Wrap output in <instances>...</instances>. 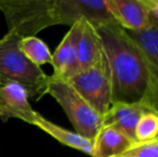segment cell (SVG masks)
<instances>
[{
  "mask_svg": "<svg viewBox=\"0 0 158 157\" xmlns=\"http://www.w3.org/2000/svg\"><path fill=\"white\" fill-rule=\"evenodd\" d=\"M97 29L110 66L113 102L141 100L146 88V70L137 46L117 24Z\"/></svg>",
  "mask_w": 158,
  "mask_h": 157,
  "instance_id": "1",
  "label": "cell"
},
{
  "mask_svg": "<svg viewBox=\"0 0 158 157\" xmlns=\"http://www.w3.org/2000/svg\"><path fill=\"white\" fill-rule=\"evenodd\" d=\"M9 30L21 38L35 37L50 26L77 23L73 0H0Z\"/></svg>",
  "mask_w": 158,
  "mask_h": 157,
  "instance_id": "2",
  "label": "cell"
},
{
  "mask_svg": "<svg viewBox=\"0 0 158 157\" xmlns=\"http://www.w3.org/2000/svg\"><path fill=\"white\" fill-rule=\"evenodd\" d=\"M21 39L14 30H9L0 39V80L21 84L27 90L29 98L39 101L48 95L50 76L21 52Z\"/></svg>",
  "mask_w": 158,
  "mask_h": 157,
  "instance_id": "3",
  "label": "cell"
},
{
  "mask_svg": "<svg viewBox=\"0 0 158 157\" xmlns=\"http://www.w3.org/2000/svg\"><path fill=\"white\" fill-rule=\"evenodd\" d=\"M48 95L64 109L75 132L94 140L102 127V116L66 81L50 76Z\"/></svg>",
  "mask_w": 158,
  "mask_h": 157,
  "instance_id": "4",
  "label": "cell"
},
{
  "mask_svg": "<svg viewBox=\"0 0 158 157\" xmlns=\"http://www.w3.org/2000/svg\"><path fill=\"white\" fill-rule=\"evenodd\" d=\"M67 82L101 116L112 105V79L104 50L101 51L97 60L89 68L77 73Z\"/></svg>",
  "mask_w": 158,
  "mask_h": 157,
  "instance_id": "5",
  "label": "cell"
},
{
  "mask_svg": "<svg viewBox=\"0 0 158 157\" xmlns=\"http://www.w3.org/2000/svg\"><path fill=\"white\" fill-rule=\"evenodd\" d=\"M125 31L145 66L146 88L142 100L158 113V28L150 24L140 31Z\"/></svg>",
  "mask_w": 158,
  "mask_h": 157,
  "instance_id": "6",
  "label": "cell"
},
{
  "mask_svg": "<svg viewBox=\"0 0 158 157\" xmlns=\"http://www.w3.org/2000/svg\"><path fill=\"white\" fill-rule=\"evenodd\" d=\"M37 114L29 103L27 90L21 84L0 80V118L3 123L10 118H19L33 125Z\"/></svg>",
  "mask_w": 158,
  "mask_h": 157,
  "instance_id": "7",
  "label": "cell"
},
{
  "mask_svg": "<svg viewBox=\"0 0 158 157\" xmlns=\"http://www.w3.org/2000/svg\"><path fill=\"white\" fill-rule=\"evenodd\" d=\"M84 19H80L70 27L64 39L52 55L54 78L69 80L77 73V44L83 28Z\"/></svg>",
  "mask_w": 158,
  "mask_h": 157,
  "instance_id": "8",
  "label": "cell"
},
{
  "mask_svg": "<svg viewBox=\"0 0 158 157\" xmlns=\"http://www.w3.org/2000/svg\"><path fill=\"white\" fill-rule=\"evenodd\" d=\"M148 112H156L143 100L135 102H113L110 109L102 116V126H112L127 137L135 140V129L140 118ZM157 113V112H156Z\"/></svg>",
  "mask_w": 158,
  "mask_h": 157,
  "instance_id": "9",
  "label": "cell"
},
{
  "mask_svg": "<svg viewBox=\"0 0 158 157\" xmlns=\"http://www.w3.org/2000/svg\"><path fill=\"white\" fill-rule=\"evenodd\" d=\"M115 23L127 31H140L150 25V15L142 0H106Z\"/></svg>",
  "mask_w": 158,
  "mask_h": 157,
  "instance_id": "10",
  "label": "cell"
},
{
  "mask_svg": "<svg viewBox=\"0 0 158 157\" xmlns=\"http://www.w3.org/2000/svg\"><path fill=\"white\" fill-rule=\"evenodd\" d=\"M33 125L37 126L41 130H43L44 132L48 134L55 140L60 142L61 144L77 150L82 153L86 154V155H93L94 140L85 138V137L81 136L75 131H71V130H68L64 127H60V126L54 124L53 122L43 118L39 113L35 116Z\"/></svg>",
  "mask_w": 158,
  "mask_h": 157,
  "instance_id": "11",
  "label": "cell"
},
{
  "mask_svg": "<svg viewBox=\"0 0 158 157\" xmlns=\"http://www.w3.org/2000/svg\"><path fill=\"white\" fill-rule=\"evenodd\" d=\"M135 143L125 134L112 126H102L94 139L92 157H115Z\"/></svg>",
  "mask_w": 158,
  "mask_h": 157,
  "instance_id": "12",
  "label": "cell"
},
{
  "mask_svg": "<svg viewBox=\"0 0 158 157\" xmlns=\"http://www.w3.org/2000/svg\"><path fill=\"white\" fill-rule=\"evenodd\" d=\"M102 50L103 45L98 29L84 19L77 44V73L89 68L97 60Z\"/></svg>",
  "mask_w": 158,
  "mask_h": 157,
  "instance_id": "13",
  "label": "cell"
},
{
  "mask_svg": "<svg viewBox=\"0 0 158 157\" xmlns=\"http://www.w3.org/2000/svg\"><path fill=\"white\" fill-rule=\"evenodd\" d=\"M21 52L35 66L52 64V53L43 40L37 37H25L19 41Z\"/></svg>",
  "mask_w": 158,
  "mask_h": 157,
  "instance_id": "14",
  "label": "cell"
},
{
  "mask_svg": "<svg viewBox=\"0 0 158 157\" xmlns=\"http://www.w3.org/2000/svg\"><path fill=\"white\" fill-rule=\"evenodd\" d=\"M158 138V113L148 112L140 118L135 129V142H145Z\"/></svg>",
  "mask_w": 158,
  "mask_h": 157,
  "instance_id": "15",
  "label": "cell"
},
{
  "mask_svg": "<svg viewBox=\"0 0 158 157\" xmlns=\"http://www.w3.org/2000/svg\"><path fill=\"white\" fill-rule=\"evenodd\" d=\"M115 157H158V138L145 142H135Z\"/></svg>",
  "mask_w": 158,
  "mask_h": 157,
  "instance_id": "16",
  "label": "cell"
},
{
  "mask_svg": "<svg viewBox=\"0 0 158 157\" xmlns=\"http://www.w3.org/2000/svg\"><path fill=\"white\" fill-rule=\"evenodd\" d=\"M150 15V24L158 23V0H142Z\"/></svg>",
  "mask_w": 158,
  "mask_h": 157,
  "instance_id": "17",
  "label": "cell"
},
{
  "mask_svg": "<svg viewBox=\"0 0 158 157\" xmlns=\"http://www.w3.org/2000/svg\"><path fill=\"white\" fill-rule=\"evenodd\" d=\"M152 25H154V26H156V27L158 28V23H154V24H152Z\"/></svg>",
  "mask_w": 158,
  "mask_h": 157,
  "instance_id": "18",
  "label": "cell"
}]
</instances>
